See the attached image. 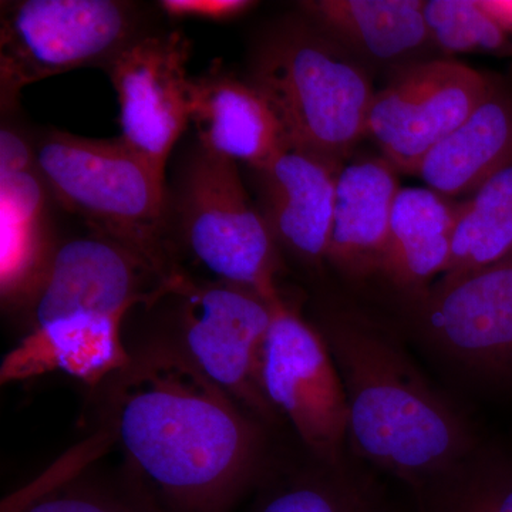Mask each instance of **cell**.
Masks as SVG:
<instances>
[{"instance_id":"1","label":"cell","mask_w":512,"mask_h":512,"mask_svg":"<svg viewBox=\"0 0 512 512\" xmlns=\"http://www.w3.org/2000/svg\"><path fill=\"white\" fill-rule=\"evenodd\" d=\"M124 340L126 365L87 389L90 434L120 451L165 511H237L286 431L268 429L171 346Z\"/></svg>"},{"instance_id":"2","label":"cell","mask_w":512,"mask_h":512,"mask_svg":"<svg viewBox=\"0 0 512 512\" xmlns=\"http://www.w3.org/2000/svg\"><path fill=\"white\" fill-rule=\"evenodd\" d=\"M348 400V446L414 488L477 450L466 419L393 338L365 319L328 313L315 325Z\"/></svg>"},{"instance_id":"3","label":"cell","mask_w":512,"mask_h":512,"mask_svg":"<svg viewBox=\"0 0 512 512\" xmlns=\"http://www.w3.org/2000/svg\"><path fill=\"white\" fill-rule=\"evenodd\" d=\"M35 153L40 177L63 208L143 258L167 281L183 274L168 224L165 178L120 137L94 140L52 131Z\"/></svg>"},{"instance_id":"4","label":"cell","mask_w":512,"mask_h":512,"mask_svg":"<svg viewBox=\"0 0 512 512\" xmlns=\"http://www.w3.org/2000/svg\"><path fill=\"white\" fill-rule=\"evenodd\" d=\"M249 83L268 101L291 146L342 161L367 134L376 94L369 77L316 28L274 30L255 52Z\"/></svg>"},{"instance_id":"5","label":"cell","mask_w":512,"mask_h":512,"mask_svg":"<svg viewBox=\"0 0 512 512\" xmlns=\"http://www.w3.org/2000/svg\"><path fill=\"white\" fill-rule=\"evenodd\" d=\"M274 301L184 271L168 282L156 301L165 308L160 326L134 338L171 346L255 419L275 433H284L289 427L262 386V357Z\"/></svg>"},{"instance_id":"6","label":"cell","mask_w":512,"mask_h":512,"mask_svg":"<svg viewBox=\"0 0 512 512\" xmlns=\"http://www.w3.org/2000/svg\"><path fill=\"white\" fill-rule=\"evenodd\" d=\"M178 238L214 281L274 301L281 295V248L242 183L237 164L198 148L178 178Z\"/></svg>"},{"instance_id":"7","label":"cell","mask_w":512,"mask_h":512,"mask_svg":"<svg viewBox=\"0 0 512 512\" xmlns=\"http://www.w3.org/2000/svg\"><path fill=\"white\" fill-rule=\"evenodd\" d=\"M137 18L119 0L2 3L0 101L9 110L30 84L80 69H106L134 39Z\"/></svg>"},{"instance_id":"8","label":"cell","mask_w":512,"mask_h":512,"mask_svg":"<svg viewBox=\"0 0 512 512\" xmlns=\"http://www.w3.org/2000/svg\"><path fill=\"white\" fill-rule=\"evenodd\" d=\"M262 386L296 440L330 464L346 461L348 400L332 353L315 325L278 296L262 357Z\"/></svg>"},{"instance_id":"9","label":"cell","mask_w":512,"mask_h":512,"mask_svg":"<svg viewBox=\"0 0 512 512\" xmlns=\"http://www.w3.org/2000/svg\"><path fill=\"white\" fill-rule=\"evenodd\" d=\"M493 86L463 63L410 64L375 94L367 134L384 160L414 175L423 158L483 103Z\"/></svg>"},{"instance_id":"10","label":"cell","mask_w":512,"mask_h":512,"mask_svg":"<svg viewBox=\"0 0 512 512\" xmlns=\"http://www.w3.org/2000/svg\"><path fill=\"white\" fill-rule=\"evenodd\" d=\"M170 281L130 249L100 235L62 242L20 315L25 333L66 316L127 319L161 298Z\"/></svg>"},{"instance_id":"11","label":"cell","mask_w":512,"mask_h":512,"mask_svg":"<svg viewBox=\"0 0 512 512\" xmlns=\"http://www.w3.org/2000/svg\"><path fill=\"white\" fill-rule=\"evenodd\" d=\"M190 55L183 33L138 36L106 67L119 99L121 141L163 178L190 123Z\"/></svg>"},{"instance_id":"12","label":"cell","mask_w":512,"mask_h":512,"mask_svg":"<svg viewBox=\"0 0 512 512\" xmlns=\"http://www.w3.org/2000/svg\"><path fill=\"white\" fill-rule=\"evenodd\" d=\"M421 303L424 333L440 353L483 376L512 372V252L436 282Z\"/></svg>"},{"instance_id":"13","label":"cell","mask_w":512,"mask_h":512,"mask_svg":"<svg viewBox=\"0 0 512 512\" xmlns=\"http://www.w3.org/2000/svg\"><path fill=\"white\" fill-rule=\"evenodd\" d=\"M342 161L286 143L254 170L259 211L281 251L318 269L326 262Z\"/></svg>"},{"instance_id":"14","label":"cell","mask_w":512,"mask_h":512,"mask_svg":"<svg viewBox=\"0 0 512 512\" xmlns=\"http://www.w3.org/2000/svg\"><path fill=\"white\" fill-rule=\"evenodd\" d=\"M124 323L117 316L74 315L30 330L3 357L0 383L59 372L93 389L130 359Z\"/></svg>"},{"instance_id":"15","label":"cell","mask_w":512,"mask_h":512,"mask_svg":"<svg viewBox=\"0 0 512 512\" xmlns=\"http://www.w3.org/2000/svg\"><path fill=\"white\" fill-rule=\"evenodd\" d=\"M188 109L200 147L212 156L258 170L286 144L265 97L224 70L191 77Z\"/></svg>"},{"instance_id":"16","label":"cell","mask_w":512,"mask_h":512,"mask_svg":"<svg viewBox=\"0 0 512 512\" xmlns=\"http://www.w3.org/2000/svg\"><path fill=\"white\" fill-rule=\"evenodd\" d=\"M396 168L384 158L342 165L326 262L352 278L382 271L394 201Z\"/></svg>"},{"instance_id":"17","label":"cell","mask_w":512,"mask_h":512,"mask_svg":"<svg viewBox=\"0 0 512 512\" xmlns=\"http://www.w3.org/2000/svg\"><path fill=\"white\" fill-rule=\"evenodd\" d=\"M284 436L244 512H390L372 478L346 461L319 460L298 440L291 447Z\"/></svg>"},{"instance_id":"18","label":"cell","mask_w":512,"mask_h":512,"mask_svg":"<svg viewBox=\"0 0 512 512\" xmlns=\"http://www.w3.org/2000/svg\"><path fill=\"white\" fill-rule=\"evenodd\" d=\"M110 447L89 436L39 480L3 501L2 512H167L124 468L104 467Z\"/></svg>"},{"instance_id":"19","label":"cell","mask_w":512,"mask_h":512,"mask_svg":"<svg viewBox=\"0 0 512 512\" xmlns=\"http://www.w3.org/2000/svg\"><path fill=\"white\" fill-rule=\"evenodd\" d=\"M460 202L430 188H400L394 201L382 274L423 298L446 271Z\"/></svg>"},{"instance_id":"20","label":"cell","mask_w":512,"mask_h":512,"mask_svg":"<svg viewBox=\"0 0 512 512\" xmlns=\"http://www.w3.org/2000/svg\"><path fill=\"white\" fill-rule=\"evenodd\" d=\"M512 160V99L493 86L483 103L427 154L417 177L448 198L474 194Z\"/></svg>"},{"instance_id":"21","label":"cell","mask_w":512,"mask_h":512,"mask_svg":"<svg viewBox=\"0 0 512 512\" xmlns=\"http://www.w3.org/2000/svg\"><path fill=\"white\" fill-rule=\"evenodd\" d=\"M420 0L303 2L315 28L375 62H399L429 45Z\"/></svg>"},{"instance_id":"22","label":"cell","mask_w":512,"mask_h":512,"mask_svg":"<svg viewBox=\"0 0 512 512\" xmlns=\"http://www.w3.org/2000/svg\"><path fill=\"white\" fill-rule=\"evenodd\" d=\"M510 252L512 160L488 178L468 200L460 202L450 261L436 282L453 281L493 264Z\"/></svg>"},{"instance_id":"23","label":"cell","mask_w":512,"mask_h":512,"mask_svg":"<svg viewBox=\"0 0 512 512\" xmlns=\"http://www.w3.org/2000/svg\"><path fill=\"white\" fill-rule=\"evenodd\" d=\"M414 493L417 512H512V463L477 448Z\"/></svg>"},{"instance_id":"24","label":"cell","mask_w":512,"mask_h":512,"mask_svg":"<svg viewBox=\"0 0 512 512\" xmlns=\"http://www.w3.org/2000/svg\"><path fill=\"white\" fill-rule=\"evenodd\" d=\"M421 12L431 45L446 53L498 50L507 40L480 0H427Z\"/></svg>"},{"instance_id":"25","label":"cell","mask_w":512,"mask_h":512,"mask_svg":"<svg viewBox=\"0 0 512 512\" xmlns=\"http://www.w3.org/2000/svg\"><path fill=\"white\" fill-rule=\"evenodd\" d=\"M160 8L174 19L229 20L254 8L249 0H161Z\"/></svg>"},{"instance_id":"26","label":"cell","mask_w":512,"mask_h":512,"mask_svg":"<svg viewBox=\"0 0 512 512\" xmlns=\"http://www.w3.org/2000/svg\"><path fill=\"white\" fill-rule=\"evenodd\" d=\"M35 147L18 131L3 127L0 131V173L35 167Z\"/></svg>"},{"instance_id":"27","label":"cell","mask_w":512,"mask_h":512,"mask_svg":"<svg viewBox=\"0 0 512 512\" xmlns=\"http://www.w3.org/2000/svg\"><path fill=\"white\" fill-rule=\"evenodd\" d=\"M480 5L505 35L512 33V0H480Z\"/></svg>"},{"instance_id":"28","label":"cell","mask_w":512,"mask_h":512,"mask_svg":"<svg viewBox=\"0 0 512 512\" xmlns=\"http://www.w3.org/2000/svg\"><path fill=\"white\" fill-rule=\"evenodd\" d=\"M390 512H394V511L390 510Z\"/></svg>"}]
</instances>
